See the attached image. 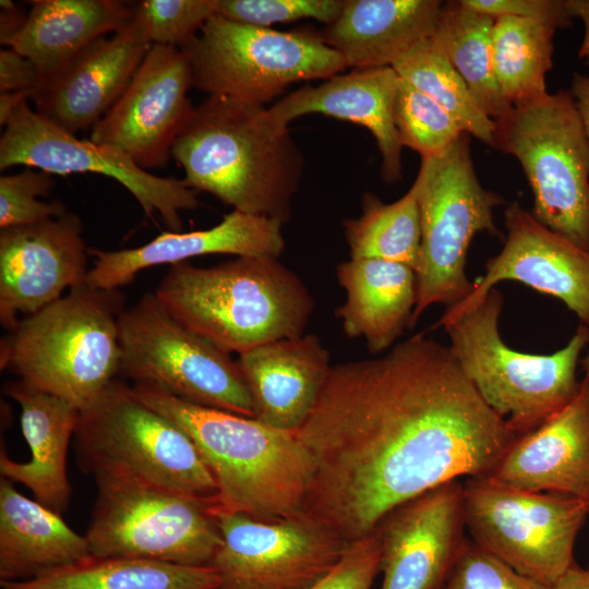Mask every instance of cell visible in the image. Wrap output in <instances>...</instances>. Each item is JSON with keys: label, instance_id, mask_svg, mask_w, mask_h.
Returning a JSON list of instances; mask_svg holds the SVG:
<instances>
[{"label": "cell", "instance_id": "cell-7", "mask_svg": "<svg viewBox=\"0 0 589 589\" xmlns=\"http://www.w3.org/2000/svg\"><path fill=\"white\" fill-rule=\"evenodd\" d=\"M84 472L130 477L176 492L216 497V482L193 441L116 378L80 410L74 433Z\"/></svg>", "mask_w": 589, "mask_h": 589}, {"label": "cell", "instance_id": "cell-36", "mask_svg": "<svg viewBox=\"0 0 589 589\" xmlns=\"http://www.w3.org/2000/svg\"><path fill=\"white\" fill-rule=\"evenodd\" d=\"M132 12L152 45L180 48L216 14L217 0H142Z\"/></svg>", "mask_w": 589, "mask_h": 589}, {"label": "cell", "instance_id": "cell-18", "mask_svg": "<svg viewBox=\"0 0 589 589\" xmlns=\"http://www.w3.org/2000/svg\"><path fill=\"white\" fill-rule=\"evenodd\" d=\"M462 485L442 484L390 512L377 526L381 589H444L465 541Z\"/></svg>", "mask_w": 589, "mask_h": 589}, {"label": "cell", "instance_id": "cell-22", "mask_svg": "<svg viewBox=\"0 0 589 589\" xmlns=\"http://www.w3.org/2000/svg\"><path fill=\"white\" fill-rule=\"evenodd\" d=\"M486 477L531 492L587 500L589 494V381L574 399L519 435Z\"/></svg>", "mask_w": 589, "mask_h": 589}, {"label": "cell", "instance_id": "cell-19", "mask_svg": "<svg viewBox=\"0 0 589 589\" xmlns=\"http://www.w3.org/2000/svg\"><path fill=\"white\" fill-rule=\"evenodd\" d=\"M502 251L485 263V274L457 304H469L502 280H516L560 299L589 327V252L556 235L518 202L504 212Z\"/></svg>", "mask_w": 589, "mask_h": 589}, {"label": "cell", "instance_id": "cell-2", "mask_svg": "<svg viewBox=\"0 0 589 589\" xmlns=\"http://www.w3.org/2000/svg\"><path fill=\"white\" fill-rule=\"evenodd\" d=\"M171 156L182 181L244 214L287 223L304 157L264 105L208 96L193 108Z\"/></svg>", "mask_w": 589, "mask_h": 589}, {"label": "cell", "instance_id": "cell-21", "mask_svg": "<svg viewBox=\"0 0 589 589\" xmlns=\"http://www.w3.org/2000/svg\"><path fill=\"white\" fill-rule=\"evenodd\" d=\"M283 225L271 218L231 211L216 226L190 232L164 231L130 249H88L94 257L86 281L99 289H119L143 269L188 262L207 254L279 257L285 250Z\"/></svg>", "mask_w": 589, "mask_h": 589}, {"label": "cell", "instance_id": "cell-49", "mask_svg": "<svg viewBox=\"0 0 589 589\" xmlns=\"http://www.w3.org/2000/svg\"><path fill=\"white\" fill-rule=\"evenodd\" d=\"M586 501H587V507H588V515H589V494H588V496H587V500H586ZM587 568L589 569V564H588V567H587Z\"/></svg>", "mask_w": 589, "mask_h": 589}, {"label": "cell", "instance_id": "cell-11", "mask_svg": "<svg viewBox=\"0 0 589 589\" xmlns=\"http://www.w3.org/2000/svg\"><path fill=\"white\" fill-rule=\"evenodd\" d=\"M179 49L188 60L192 87L264 106L293 83L327 80L347 68L322 36L253 26L218 14Z\"/></svg>", "mask_w": 589, "mask_h": 589}, {"label": "cell", "instance_id": "cell-31", "mask_svg": "<svg viewBox=\"0 0 589 589\" xmlns=\"http://www.w3.org/2000/svg\"><path fill=\"white\" fill-rule=\"evenodd\" d=\"M494 17L478 12L461 0L444 2L432 38L462 77L481 109L494 121L513 106L504 97L492 61Z\"/></svg>", "mask_w": 589, "mask_h": 589}, {"label": "cell", "instance_id": "cell-17", "mask_svg": "<svg viewBox=\"0 0 589 589\" xmlns=\"http://www.w3.org/2000/svg\"><path fill=\"white\" fill-rule=\"evenodd\" d=\"M88 248L83 223L71 212L0 229V323L8 332L19 314L32 315L86 281Z\"/></svg>", "mask_w": 589, "mask_h": 589}, {"label": "cell", "instance_id": "cell-4", "mask_svg": "<svg viewBox=\"0 0 589 589\" xmlns=\"http://www.w3.org/2000/svg\"><path fill=\"white\" fill-rule=\"evenodd\" d=\"M154 293L188 329L238 356L305 334L314 311L301 278L268 256H236L209 267L176 263Z\"/></svg>", "mask_w": 589, "mask_h": 589}, {"label": "cell", "instance_id": "cell-16", "mask_svg": "<svg viewBox=\"0 0 589 589\" xmlns=\"http://www.w3.org/2000/svg\"><path fill=\"white\" fill-rule=\"evenodd\" d=\"M190 87L183 52L153 45L122 95L92 128L89 141L120 151L145 170L165 166L194 108Z\"/></svg>", "mask_w": 589, "mask_h": 589}, {"label": "cell", "instance_id": "cell-44", "mask_svg": "<svg viewBox=\"0 0 589 589\" xmlns=\"http://www.w3.org/2000/svg\"><path fill=\"white\" fill-rule=\"evenodd\" d=\"M587 64L589 68V59H587ZM569 91L575 99L589 139V74L574 73Z\"/></svg>", "mask_w": 589, "mask_h": 589}, {"label": "cell", "instance_id": "cell-24", "mask_svg": "<svg viewBox=\"0 0 589 589\" xmlns=\"http://www.w3.org/2000/svg\"><path fill=\"white\" fill-rule=\"evenodd\" d=\"M254 418L296 432L309 418L332 368L318 336L303 334L266 342L238 356Z\"/></svg>", "mask_w": 589, "mask_h": 589}, {"label": "cell", "instance_id": "cell-14", "mask_svg": "<svg viewBox=\"0 0 589 589\" xmlns=\"http://www.w3.org/2000/svg\"><path fill=\"white\" fill-rule=\"evenodd\" d=\"M24 166L50 175L97 173L127 189L152 220L159 216L169 231L182 229L181 212L201 206L196 191L182 179L159 177L120 151L80 140L23 101L0 137V169Z\"/></svg>", "mask_w": 589, "mask_h": 589}, {"label": "cell", "instance_id": "cell-15", "mask_svg": "<svg viewBox=\"0 0 589 589\" xmlns=\"http://www.w3.org/2000/svg\"><path fill=\"white\" fill-rule=\"evenodd\" d=\"M223 543L209 566L220 589H306L347 546L322 522L302 514L277 520L213 507Z\"/></svg>", "mask_w": 589, "mask_h": 589}, {"label": "cell", "instance_id": "cell-3", "mask_svg": "<svg viewBox=\"0 0 589 589\" xmlns=\"http://www.w3.org/2000/svg\"><path fill=\"white\" fill-rule=\"evenodd\" d=\"M133 394L193 441L217 485V505L261 520L304 514L314 465L294 432L183 400L149 382Z\"/></svg>", "mask_w": 589, "mask_h": 589}, {"label": "cell", "instance_id": "cell-48", "mask_svg": "<svg viewBox=\"0 0 589 589\" xmlns=\"http://www.w3.org/2000/svg\"><path fill=\"white\" fill-rule=\"evenodd\" d=\"M581 363H582V365L585 368V371H586V377L589 381V352L586 356V358L581 361Z\"/></svg>", "mask_w": 589, "mask_h": 589}, {"label": "cell", "instance_id": "cell-29", "mask_svg": "<svg viewBox=\"0 0 589 589\" xmlns=\"http://www.w3.org/2000/svg\"><path fill=\"white\" fill-rule=\"evenodd\" d=\"M92 555L60 514L0 481V581H22Z\"/></svg>", "mask_w": 589, "mask_h": 589}, {"label": "cell", "instance_id": "cell-45", "mask_svg": "<svg viewBox=\"0 0 589 589\" xmlns=\"http://www.w3.org/2000/svg\"><path fill=\"white\" fill-rule=\"evenodd\" d=\"M573 17L579 19L584 24V38L579 47V58L589 59V0H566Z\"/></svg>", "mask_w": 589, "mask_h": 589}, {"label": "cell", "instance_id": "cell-13", "mask_svg": "<svg viewBox=\"0 0 589 589\" xmlns=\"http://www.w3.org/2000/svg\"><path fill=\"white\" fill-rule=\"evenodd\" d=\"M462 509L474 543L550 588L575 563L574 544L588 515L585 498L521 490L490 477L466 481Z\"/></svg>", "mask_w": 589, "mask_h": 589}, {"label": "cell", "instance_id": "cell-20", "mask_svg": "<svg viewBox=\"0 0 589 589\" xmlns=\"http://www.w3.org/2000/svg\"><path fill=\"white\" fill-rule=\"evenodd\" d=\"M152 46L132 19L43 80L29 98L35 111L73 134L93 128L122 95Z\"/></svg>", "mask_w": 589, "mask_h": 589}, {"label": "cell", "instance_id": "cell-26", "mask_svg": "<svg viewBox=\"0 0 589 589\" xmlns=\"http://www.w3.org/2000/svg\"><path fill=\"white\" fill-rule=\"evenodd\" d=\"M444 2L440 0H346L322 38L347 68L393 67L432 36Z\"/></svg>", "mask_w": 589, "mask_h": 589}, {"label": "cell", "instance_id": "cell-37", "mask_svg": "<svg viewBox=\"0 0 589 589\" xmlns=\"http://www.w3.org/2000/svg\"><path fill=\"white\" fill-rule=\"evenodd\" d=\"M55 181L50 173L28 168L0 177V229L59 217L68 211L60 200L44 202Z\"/></svg>", "mask_w": 589, "mask_h": 589}, {"label": "cell", "instance_id": "cell-43", "mask_svg": "<svg viewBox=\"0 0 589 589\" xmlns=\"http://www.w3.org/2000/svg\"><path fill=\"white\" fill-rule=\"evenodd\" d=\"M0 7V41L5 45L21 29L27 15H23L10 0H1Z\"/></svg>", "mask_w": 589, "mask_h": 589}, {"label": "cell", "instance_id": "cell-9", "mask_svg": "<svg viewBox=\"0 0 589 589\" xmlns=\"http://www.w3.org/2000/svg\"><path fill=\"white\" fill-rule=\"evenodd\" d=\"M462 133L435 157L424 158L416 178L421 216L417 301L410 327L433 304L455 305L473 291L466 274L469 245L478 232L502 238L493 209L505 199L480 183Z\"/></svg>", "mask_w": 589, "mask_h": 589}, {"label": "cell", "instance_id": "cell-38", "mask_svg": "<svg viewBox=\"0 0 589 589\" xmlns=\"http://www.w3.org/2000/svg\"><path fill=\"white\" fill-rule=\"evenodd\" d=\"M345 4L346 0H217L216 14L260 27L302 19L329 25L338 19Z\"/></svg>", "mask_w": 589, "mask_h": 589}, {"label": "cell", "instance_id": "cell-42", "mask_svg": "<svg viewBox=\"0 0 589 589\" xmlns=\"http://www.w3.org/2000/svg\"><path fill=\"white\" fill-rule=\"evenodd\" d=\"M36 65L10 47L0 50V93L26 92L31 96L41 84Z\"/></svg>", "mask_w": 589, "mask_h": 589}, {"label": "cell", "instance_id": "cell-10", "mask_svg": "<svg viewBox=\"0 0 589 589\" xmlns=\"http://www.w3.org/2000/svg\"><path fill=\"white\" fill-rule=\"evenodd\" d=\"M95 479L97 498L85 534L92 555L209 566L223 543L213 510L216 497L113 473Z\"/></svg>", "mask_w": 589, "mask_h": 589}, {"label": "cell", "instance_id": "cell-46", "mask_svg": "<svg viewBox=\"0 0 589 589\" xmlns=\"http://www.w3.org/2000/svg\"><path fill=\"white\" fill-rule=\"evenodd\" d=\"M552 589H589V569L575 562Z\"/></svg>", "mask_w": 589, "mask_h": 589}, {"label": "cell", "instance_id": "cell-5", "mask_svg": "<svg viewBox=\"0 0 589 589\" xmlns=\"http://www.w3.org/2000/svg\"><path fill=\"white\" fill-rule=\"evenodd\" d=\"M124 301L119 289L71 288L1 339V370L82 410L118 376Z\"/></svg>", "mask_w": 589, "mask_h": 589}, {"label": "cell", "instance_id": "cell-6", "mask_svg": "<svg viewBox=\"0 0 589 589\" xmlns=\"http://www.w3.org/2000/svg\"><path fill=\"white\" fill-rule=\"evenodd\" d=\"M504 305L492 288L469 304L448 306L436 326L449 336L450 349L483 400L522 435L563 409L576 396V369L589 344V327L580 325L569 342L552 354L510 349L498 328Z\"/></svg>", "mask_w": 589, "mask_h": 589}, {"label": "cell", "instance_id": "cell-41", "mask_svg": "<svg viewBox=\"0 0 589 589\" xmlns=\"http://www.w3.org/2000/svg\"><path fill=\"white\" fill-rule=\"evenodd\" d=\"M461 2L492 17L509 15L530 19L556 29L569 27L574 19L566 0H461Z\"/></svg>", "mask_w": 589, "mask_h": 589}, {"label": "cell", "instance_id": "cell-35", "mask_svg": "<svg viewBox=\"0 0 589 589\" xmlns=\"http://www.w3.org/2000/svg\"><path fill=\"white\" fill-rule=\"evenodd\" d=\"M394 121L402 147L421 159L440 155L465 133L437 103L400 79L394 106Z\"/></svg>", "mask_w": 589, "mask_h": 589}, {"label": "cell", "instance_id": "cell-32", "mask_svg": "<svg viewBox=\"0 0 589 589\" xmlns=\"http://www.w3.org/2000/svg\"><path fill=\"white\" fill-rule=\"evenodd\" d=\"M557 29L530 19L494 17L492 61L500 88L512 106L545 94V75L553 65V36Z\"/></svg>", "mask_w": 589, "mask_h": 589}, {"label": "cell", "instance_id": "cell-28", "mask_svg": "<svg viewBox=\"0 0 589 589\" xmlns=\"http://www.w3.org/2000/svg\"><path fill=\"white\" fill-rule=\"evenodd\" d=\"M132 19V4L117 0H35L23 26L4 46L29 59L45 80Z\"/></svg>", "mask_w": 589, "mask_h": 589}, {"label": "cell", "instance_id": "cell-47", "mask_svg": "<svg viewBox=\"0 0 589 589\" xmlns=\"http://www.w3.org/2000/svg\"><path fill=\"white\" fill-rule=\"evenodd\" d=\"M29 99L26 92H3L0 93V124L7 125L13 112L25 100Z\"/></svg>", "mask_w": 589, "mask_h": 589}, {"label": "cell", "instance_id": "cell-27", "mask_svg": "<svg viewBox=\"0 0 589 589\" xmlns=\"http://www.w3.org/2000/svg\"><path fill=\"white\" fill-rule=\"evenodd\" d=\"M345 302L335 310L349 338L365 340L370 353L393 347L410 327L417 301L416 272L381 259H349L336 267Z\"/></svg>", "mask_w": 589, "mask_h": 589}, {"label": "cell", "instance_id": "cell-40", "mask_svg": "<svg viewBox=\"0 0 589 589\" xmlns=\"http://www.w3.org/2000/svg\"><path fill=\"white\" fill-rule=\"evenodd\" d=\"M381 570V538L370 534L348 542L339 561L306 589H370Z\"/></svg>", "mask_w": 589, "mask_h": 589}, {"label": "cell", "instance_id": "cell-23", "mask_svg": "<svg viewBox=\"0 0 589 589\" xmlns=\"http://www.w3.org/2000/svg\"><path fill=\"white\" fill-rule=\"evenodd\" d=\"M400 77L393 67L353 69L324 83L305 84L268 108L280 125L308 113H322L366 128L381 155V177L394 183L402 177V145L394 121Z\"/></svg>", "mask_w": 589, "mask_h": 589}, {"label": "cell", "instance_id": "cell-8", "mask_svg": "<svg viewBox=\"0 0 589 589\" xmlns=\"http://www.w3.org/2000/svg\"><path fill=\"white\" fill-rule=\"evenodd\" d=\"M492 147L519 161L536 219L589 252V139L570 91L513 106Z\"/></svg>", "mask_w": 589, "mask_h": 589}, {"label": "cell", "instance_id": "cell-12", "mask_svg": "<svg viewBox=\"0 0 589 589\" xmlns=\"http://www.w3.org/2000/svg\"><path fill=\"white\" fill-rule=\"evenodd\" d=\"M118 376L160 385L189 402L254 418L237 360L179 323L155 293L119 317Z\"/></svg>", "mask_w": 589, "mask_h": 589}, {"label": "cell", "instance_id": "cell-1", "mask_svg": "<svg viewBox=\"0 0 589 589\" xmlns=\"http://www.w3.org/2000/svg\"><path fill=\"white\" fill-rule=\"evenodd\" d=\"M294 434L314 465L304 514L347 543L442 484L489 476L519 436L423 334L333 364Z\"/></svg>", "mask_w": 589, "mask_h": 589}, {"label": "cell", "instance_id": "cell-30", "mask_svg": "<svg viewBox=\"0 0 589 589\" xmlns=\"http://www.w3.org/2000/svg\"><path fill=\"white\" fill-rule=\"evenodd\" d=\"M1 589H220L211 566H184L135 557L89 555L22 581H0Z\"/></svg>", "mask_w": 589, "mask_h": 589}, {"label": "cell", "instance_id": "cell-39", "mask_svg": "<svg viewBox=\"0 0 589 589\" xmlns=\"http://www.w3.org/2000/svg\"><path fill=\"white\" fill-rule=\"evenodd\" d=\"M444 589H552L517 573L477 543L464 542Z\"/></svg>", "mask_w": 589, "mask_h": 589}, {"label": "cell", "instance_id": "cell-25", "mask_svg": "<svg viewBox=\"0 0 589 589\" xmlns=\"http://www.w3.org/2000/svg\"><path fill=\"white\" fill-rule=\"evenodd\" d=\"M3 392L21 408V429L31 449L27 462L0 454V473L11 482L28 488L37 502L61 514L69 505L71 485L67 455L80 411L67 400L16 380Z\"/></svg>", "mask_w": 589, "mask_h": 589}, {"label": "cell", "instance_id": "cell-34", "mask_svg": "<svg viewBox=\"0 0 589 589\" xmlns=\"http://www.w3.org/2000/svg\"><path fill=\"white\" fill-rule=\"evenodd\" d=\"M400 79L446 110L461 130L493 146L495 121L479 106L462 77L432 38H425L393 65Z\"/></svg>", "mask_w": 589, "mask_h": 589}, {"label": "cell", "instance_id": "cell-33", "mask_svg": "<svg viewBox=\"0 0 589 589\" xmlns=\"http://www.w3.org/2000/svg\"><path fill=\"white\" fill-rule=\"evenodd\" d=\"M419 188L414 180L408 192L393 203H384L366 192L362 213L342 223L351 259H381L417 271L421 248Z\"/></svg>", "mask_w": 589, "mask_h": 589}]
</instances>
